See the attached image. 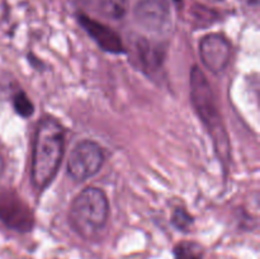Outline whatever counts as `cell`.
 I'll use <instances>...</instances> for the list:
<instances>
[{
    "label": "cell",
    "mask_w": 260,
    "mask_h": 259,
    "mask_svg": "<svg viewBox=\"0 0 260 259\" xmlns=\"http://www.w3.org/2000/svg\"><path fill=\"white\" fill-rule=\"evenodd\" d=\"M65 152V128L56 119L42 118L36 128L30 178L41 192L56 177Z\"/></svg>",
    "instance_id": "cell-1"
},
{
    "label": "cell",
    "mask_w": 260,
    "mask_h": 259,
    "mask_svg": "<svg viewBox=\"0 0 260 259\" xmlns=\"http://www.w3.org/2000/svg\"><path fill=\"white\" fill-rule=\"evenodd\" d=\"M189 86L190 102L193 104V108L196 109L202 123L207 127L208 134L212 136L213 144H215L221 161H228L230 156L228 134L218 113L215 94L208 84L205 73L198 66H193L190 71Z\"/></svg>",
    "instance_id": "cell-2"
},
{
    "label": "cell",
    "mask_w": 260,
    "mask_h": 259,
    "mask_svg": "<svg viewBox=\"0 0 260 259\" xmlns=\"http://www.w3.org/2000/svg\"><path fill=\"white\" fill-rule=\"evenodd\" d=\"M109 216V202L106 193L96 187L81 190L70 207L71 225L84 238L95 236L107 225Z\"/></svg>",
    "instance_id": "cell-3"
},
{
    "label": "cell",
    "mask_w": 260,
    "mask_h": 259,
    "mask_svg": "<svg viewBox=\"0 0 260 259\" xmlns=\"http://www.w3.org/2000/svg\"><path fill=\"white\" fill-rule=\"evenodd\" d=\"M104 163L103 149L96 142L83 140L71 150L68 157L66 170L71 179L84 182L94 177Z\"/></svg>",
    "instance_id": "cell-4"
},
{
    "label": "cell",
    "mask_w": 260,
    "mask_h": 259,
    "mask_svg": "<svg viewBox=\"0 0 260 259\" xmlns=\"http://www.w3.org/2000/svg\"><path fill=\"white\" fill-rule=\"evenodd\" d=\"M0 221L18 233H28L35 226V216L29 206L14 190L0 192Z\"/></svg>",
    "instance_id": "cell-5"
},
{
    "label": "cell",
    "mask_w": 260,
    "mask_h": 259,
    "mask_svg": "<svg viewBox=\"0 0 260 259\" xmlns=\"http://www.w3.org/2000/svg\"><path fill=\"white\" fill-rule=\"evenodd\" d=\"M140 27L151 33H165L172 25V13L167 0H141L134 10Z\"/></svg>",
    "instance_id": "cell-6"
},
{
    "label": "cell",
    "mask_w": 260,
    "mask_h": 259,
    "mask_svg": "<svg viewBox=\"0 0 260 259\" xmlns=\"http://www.w3.org/2000/svg\"><path fill=\"white\" fill-rule=\"evenodd\" d=\"M230 42L220 33H210L200 42V56L203 65L212 73H222L230 62Z\"/></svg>",
    "instance_id": "cell-7"
},
{
    "label": "cell",
    "mask_w": 260,
    "mask_h": 259,
    "mask_svg": "<svg viewBox=\"0 0 260 259\" xmlns=\"http://www.w3.org/2000/svg\"><path fill=\"white\" fill-rule=\"evenodd\" d=\"M78 20L81 27L84 28V30L95 41L96 45L102 50L107 51L109 53H114V55L126 52L121 37L108 25L103 24L98 20L91 19L90 17L85 14H79Z\"/></svg>",
    "instance_id": "cell-8"
},
{
    "label": "cell",
    "mask_w": 260,
    "mask_h": 259,
    "mask_svg": "<svg viewBox=\"0 0 260 259\" xmlns=\"http://www.w3.org/2000/svg\"><path fill=\"white\" fill-rule=\"evenodd\" d=\"M137 52H139L140 61L147 70H156L164 60V55L160 48L157 46H152L146 40H140L137 42Z\"/></svg>",
    "instance_id": "cell-9"
},
{
    "label": "cell",
    "mask_w": 260,
    "mask_h": 259,
    "mask_svg": "<svg viewBox=\"0 0 260 259\" xmlns=\"http://www.w3.org/2000/svg\"><path fill=\"white\" fill-rule=\"evenodd\" d=\"M96 9L111 19H121L127 13V0H96Z\"/></svg>",
    "instance_id": "cell-10"
},
{
    "label": "cell",
    "mask_w": 260,
    "mask_h": 259,
    "mask_svg": "<svg viewBox=\"0 0 260 259\" xmlns=\"http://www.w3.org/2000/svg\"><path fill=\"white\" fill-rule=\"evenodd\" d=\"M175 259H203V250L197 243L182 241L174 248Z\"/></svg>",
    "instance_id": "cell-11"
},
{
    "label": "cell",
    "mask_w": 260,
    "mask_h": 259,
    "mask_svg": "<svg viewBox=\"0 0 260 259\" xmlns=\"http://www.w3.org/2000/svg\"><path fill=\"white\" fill-rule=\"evenodd\" d=\"M13 107H14V111L23 118H28L35 113V106L24 91L15 94L13 98Z\"/></svg>",
    "instance_id": "cell-12"
},
{
    "label": "cell",
    "mask_w": 260,
    "mask_h": 259,
    "mask_svg": "<svg viewBox=\"0 0 260 259\" xmlns=\"http://www.w3.org/2000/svg\"><path fill=\"white\" fill-rule=\"evenodd\" d=\"M172 223L180 231H188L193 225V217L185 208L178 207L173 212Z\"/></svg>",
    "instance_id": "cell-13"
},
{
    "label": "cell",
    "mask_w": 260,
    "mask_h": 259,
    "mask_svg": "<svg viewBox=\"0 0 260 259\" xmlns=\"http://www.w3.org/2000/svg\"><path fill=\"white\" fill-rule=\"evenodd\" d=\"M4 159H3L2 156H0V177L3 175V172H4Z\"/></svg>",
    "instance_id": "cell-14"
},
{
    "label": "cell",
    "mask_w": 260,
    "mask_h": 259,
    "mask_svg": "<svg viewBox=\"0 0 260 259\" xmlns=\"http://www.w3.org/2000/svg\"><path fill=\"white\" fill-rule=\"evenodd\" d=\"M249 5H253V7H256L259 4V0H246Z\"/></svg>",
    "instance_id": "cell-15"
},
{
    "label": "cell",
    "mask_w": 260,
    "mask_h": 259,
    "mask_svg": "<svg viewBox=\"0 0 260 259\" xmlns=\"http://www.w3.org/2000/svg\"><path fill=\"white\" fill-rule=\"evenodd\" d=\"M208 2H212V3H218V2H222V0H208Z\"/></svg>",
    "instance_id": "cell-16"
},
{
    "label": "cell",
    "mask_w": 260,
    "mask_h": 259,
    "mask_svg": "<svg viewBox=\"0 0 260 259\" xmlns=\"http://www.w3.org/2000/svg\"><path fill=\"white\" fill-rule=\"evenodd\" d=\"M175 2H180V0H175Z\"/></svg>",
    "instance_id": "cell-17"
}]
</instances>
